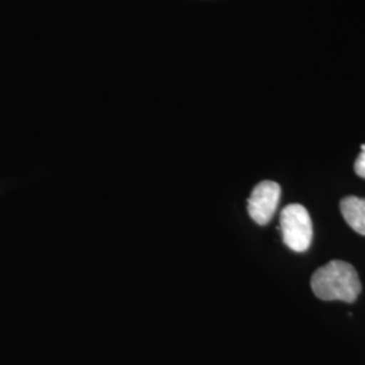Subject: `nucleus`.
Listing matches in <instances>:
<instances>
[{
    "label": "nucleus",
    "mask_w": 365,
    "mask_h": 365,
    "mask_svg": "<svg viewBox=\"0 0 365 365\" xmlns=\"http://www.w3.org/2000/svg\"><path fill=\"white\" fill-rule=\"evenodd\" d=\"M312 288L319 299L353 303L361 292V282L349 262L331 260L314 272Z\"/></svg>",
    "instance_id": "f257e3e1"
},
{
    "label": "nucleus",
    "mask_w": 365,
    "mask_h": 365,
    "mask_svg": "<svg viewBox=\"0 0 365 365\" xmlns=\"http://www.w3.org/2000/svg\"><path fill=\"white\" fill-rule=\"evenodd\" d=\"M283 241L294 252H306L313 241V222L307 209L298 203L288 205L280 212Z\"/></svg>",
    "instance_id": "f03ea898"
},
{
    "label": "nucleus",
    "mask_w": 365,
    "mask_h": 365,
    "mask_svg": "<svg viewBox=\"0 0 365 365\" xmlns=\"http://www.w3.org/2000/svg\"><path fill=\"white\" fill-rule=\"evenodd\" d=\"M282 188L277 182L265 180L253 188L248 199V212L257 225H267L272 221L279 206Z\"/></svg>",
    "instance_id": "7ed1b4c3"
},
{
    "label": "nucleus",
    "mask_w": 365,
    "mask_h": 365,
    "mask_svg": "<svg viewBox=\"0 0 365 365\" xmlns=\"http://www.w3.org/2000/svg\"><path fill=\"white\" fill-rule=\"evenodd\" d=\"M339 210L346 223L359 235H365V199L346 196L341 200Z\"/></svg>",
    "instance_id": "20e7f679"
},
{
    "label": "nucleus",
    "mask_w": 365,
    "mask_h": 365,
    "mask_svg": "<svg viewBox=\"0 0 365 365\" xmlns=\"http://www.w3.org/2000/svg\"><path fill=\"white\" fill-rule=\"evenodd\" d=\"M354 172L365 179V145H361V153L354 161Z\"/></svg>",
    "instance_id": "39448f33"
}]
</instances>
